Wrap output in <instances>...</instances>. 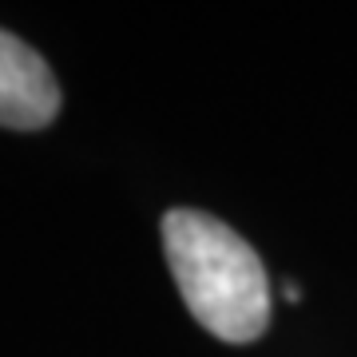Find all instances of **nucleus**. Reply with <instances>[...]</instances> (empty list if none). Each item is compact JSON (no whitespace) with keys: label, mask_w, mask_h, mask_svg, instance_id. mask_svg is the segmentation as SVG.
Returning <instances> with one entry per match:
<instances>
[{"label":"nucleus","mask_w":357,"mask_h":357,"mask_svg":"<svg viewBox=\"0 0 357 357\" xmlns=\"http://www.w3.org/2000/svg\"><path fill=\"white\" fill-rule=\"evenodd\" d=\"M167 266L195 318L222 342L246 345L270 326L266 270L227 222L215 215L178 206L163 218Z\"/></svg>","instance_id":"f257e3e1"},{"label":"nucleus","mask_w":357,"mask_h":357,"mask_svg":"<svg viewBox=\"0 0 357 357\" xmlns=\"http://www.w3.org/2000/svg\"><path fill=\"white\" fill-rule=\"evenodd\" d=\"M60 112V84L36 48L0 28V128L36 131Z\"/></svg>","instance_id":"f03ea898"}]
</instances>
